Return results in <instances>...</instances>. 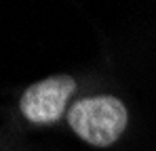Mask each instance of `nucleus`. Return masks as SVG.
I'll return each instance as SVG.
<instances>
[{
	"label": "nucleus",
	"mask_w": 156,
	"mask_h": 151,
	"mask_svg": "<svg viewBox=\"0 0 156 151\" xmlns=\"http://www.w3.org/2000/svg\"><path fill=\"white\" fill-rule=\"evenodd\" d=\"M68 122L78 136L91 145L108 147L127 128V107L122 101L110 95L87 97L74 103Z\"/></svg>",
	"instance_id": "1"
},
{
	"label": "nucleus",
	"mask_w": 156,
	"mask_h": 151,
	"mask_svg": "<svg viewBox=\"0 0 156 151\" xmlns=\"http://www.w3.org/2000/svg\"><path fill=\"white\" fill-rule=\"evenodd\" d=\"M76 90V82L70 76H53L36 82L21 95V113L34 124H53L61 120L63 109Z\"/></svg>",
	"instance_id": "2"
}]
</instances>
